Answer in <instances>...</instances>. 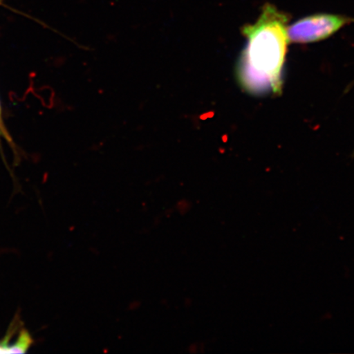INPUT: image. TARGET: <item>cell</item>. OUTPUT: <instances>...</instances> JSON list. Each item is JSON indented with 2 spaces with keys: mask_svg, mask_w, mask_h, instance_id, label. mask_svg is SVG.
Listing matches in <instances>:
<instances>
[{
  "mask_svg": "<svg viewBox=\"0 0 354 354\" xmlns=\"http://www.w3.org/2000/svg\"><path fill=\"white\" fill-rule=\"evenodd\" d=\"M289 16L271 3H266L254 24L243 26L247 39L237 69L241 85L252 94H281L282 69L289 38Z\"/></svg>",
  "mask_w": 354,
  "mask_h": 354,
  "instance_id": "1",
  "label": "cell"
},
{
  "mask_svg": "<svg viewBox=\"0 0 354 354\" xmlns=\"http://www.w3.org/2000/svg\"><path fill=\"white\" fill-rule=\"evenodd\" d=\"M353 21V19L346 16L317 13L303 17L290 26H288V38L289 42L296 44L321 41Z\"/></svg>",
  "mask_w": 354,
  "mask_h": 354,
  "instance_id": "2",
  "label": "cell"
},
{
  "mask_svg": "<svg viewBox=\"0 0 354 354\" xmlns=\"http://www.w3.org/2000/svg\"><path fill=\"white\" fill-rule=\"evenodd\" d=\"M3 1V0H0V4H1Z\"/></svg>",
  "mask_w": 354,
  "mask_h": 354,
  "instance_id": "3",
  "label": "cell"
},
{
  "mask_svg": "<svg viewBox=\"0 0 354 354\" xmlns=\"http://www.w3.org/2000/svg\"><path fill=\"white\" fill-rule=\"evenodd\" d=\"M0 115H1V110H0Z\"/></svg>",
  "mask_w": 354,
  "mask_h": 354,
  "instance_id": "4",
  "label": "cell"
},
{
  "mask_svg": "<svg viewBox=\"0 0 354 354\" xmlns=\"http://www.w3.org/2000/svg\"><path fill=\"white\" fill-rule=\"evenodd\" d=\"M0 134H1V130H0Z\"/></svg>",
  "mask_w": 354,
  "mask_h": 354,
  "instance_id": "5",
  "label": "cell"
}]
</instances>
